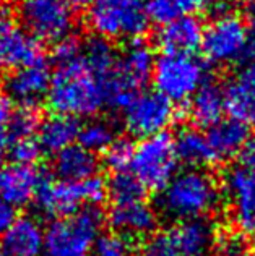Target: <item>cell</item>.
Here are the masks:
<instances>
[{"label":"cell","instance_id":"cell-30","mask_svg":"<svg viewBox=\"0 0 255 256\" xmlns=\"http://www.w3.org/2000/svg\"><path fill=\"white\" fill-rule=\"evenodd\" d=\"M133 238L117 230L101 232L93 245L91 256H135Z\"/></svg>","mask_w":255,"mask_h":256},{"label":"cell","instance_id":"cell-29","mask_svg":"<svg viewBox=\"0 0 255 256\" xmlns=\"http://www.w3.org/2000/svg\"><path fill=\"white\" fill-rule=\"evenodd\" d=\"M107 184V196L112 200V203H122V201H132L145 198L146 190L142 184L133 177L130 170L114 172Z\"/></svg>","mask_w":255,"mask_h":256},{"label":"cell","instance_id":"cell-42","mask_svg":"<svg viewBox=\"0 0 255 256\" xmlns=\"http://www.w3.org/2000/svg\"><path fill=\"white\" fill-rule=\"evenodd\" d=\"M62 2H65L73 10H80V8H86L91 0H62Z\"/></svg>","mask_w":255,"mask_h":256},{"label":"cell","instance_id":"cell-20","mask_svg":"<svg viewBox=\"0 0 255 256\" xmlns=\"http://www.w3.org/2000/svg\"><path fill=\"white\" fill-rule=\"evenodd\" d=\"M0 238L5 256H43L44 227L33 216H18Z\"/></svg>","mask_w":255,"mask_h":256},{"label":"cell","instance_id":"cell-40","mask_svg":"<svg viewBox=\"0 0 255 256\" xmlns=\"http://www.w3.org/2000/svg\"><path fill=\"white\" fill-rule=\"evenodd\" d=\"M245 0H210V6L214 13L223 15V13H232L236 8L244 5Z\"/></svg>","mask_w":255,"mask_h":256},{"label":"cell","instance_id":"cell-5","mask_svg":"<svg viewBox=\"0 0 255 256\" xmlns=\"http://www.w3.org/2000/svg\"><path fill=\"white\" fill-rule=\"evenodd\" d=\"M206 78V65L193 54L163 52L154 58L151 72L154 91L172 104L187 102Z\"/></svg>","mask_w":255,"mask_h":256},{"label":"cell","instance_id":"cell-16","mask_svg":"<svg viewBox=\"0 0 255 256\" xmlns=\"http://www.w3.org/2000/svg\"><path fill=\"white\" fill-rule=\"evenodd\" d=\"M223 92L231 117L255 128V58L240 64L227 80Z\"/></svg>","mask_w":255,"mask_h":256},{"label":"cell","instance_id":"cell-18","mask_svg":"<svg viewBox=\"0 0 255 256\" xmlns=\"http://www.w3.org/2000/svg\"><path fill=\"white\" fill-rule=\"evenodd\" d=\"M112 230L129 237H148L158 227V212L145 198L112 203L106 216Z\"/></svg>","mask_w":255,"mask_h":256},{"label":"cell","instance_id":"cell-13","mask_svg":"<svg viewBox=\"0 0 255 256\" xmlns=\"http://www.w3.org/2000/svg\"><path fill=\"white\" fill-rule=\"evenodd\" d=\"M35 206L44 218L57 219L69 216L83 206H88L82 180L70 182L62 178H51L48 174L43 178L35 196Z\"/></svg>","mask_w":255,"mask_h":256},{"label":"cell","instance_id":"cell-32","mask_svg":"<svg viewBox=\"0 0 255 256\" xmlns=\"http://www.w3.org/2000/svg\"><path fill=\"white\" fill-rule=\"evenodd\" d=\"M133 148L135 144L127 138H117L103 151V159L107 169L112 172H120V170H129Z\"/></svg>","mask_w":255,"mask_h":256},{"label":"cell","instance_id":"cell-2","mask_svg":"<svg viewBox=\"0 0 255 256\" xmlns=\"http://www.w3.org/2000/svg\"><path fill=\"white\" fill-rule=\"evenodd\" d=\"M221 201L218 182L206 170L192 167L177 172L159 192V210L172 220L202 219L216 211Z\"/></svg>","mask_w":255,"mask_h":256},{"label":"cell","instance_id":"cell-23","mask_svg":"<svg viewBox=\"0 0 255 256\" xmlns=\"http://www.w3.org/2000/svg\"><path fill=\"white\" fill-rule=\"evenodd\" d=\"M189 100L187 116L200 128H210L226 112L223 88L213 82H205Z\"/></svg>","mask_w":255,"mask_h":256},{"label":"cell","instance_id":"cell-37","mask_svg":"<svg viewBox=\"0 0 255 256\" xmlns=\"http://www.w3.org/2000/svg\"><path fill=\"white\" fill-rule=\"evenodd\" d=\"M17 218H18L17 208L0 196V237L7 232V228L13 224V220Z\"/></svg>","mask_w":255,"mask_h":256},{"label":"cell","instance_id":"cell-35","mask_svg":"<svg viewBox=\"0 0 255 256\" xmlns=\"http://www.w3.org/2000/svg\"><path fill=\"white\" fill-rule=\"evenodd\" d=\"M146 15H148L150 22L163 26L172 22L180 13L177 12L174 0H148L146 2Z\"/></svg>","mask_w":255,"mask_h":256},{"label":"cell","instance_id":"cell-38","mask_svg":"<svg viewBox=\"0 0 255 256\" xmlns=\"http://www.w3.org/2000/svg\"><path fill=\"white\" fill-rule=\"evenodd\" d=\"M180 15H195L210 6V0H174Z\"/></svg>","mask_w":255,"mask_h":256},{"label":"cell","instance_id":"cell-22","mask_svg":"<svg viewBox=\"0 0 255 256\" xmlns=\"http://www.w3.org/2000/svg\"><path fill=\"white\" fill-rule=\"evenodd\" d=\"M247 136H249V126L232 117L218 120L208 128L206 133L208 144L211 148L216 162H223L237 156Z\"/></svg>","mask_w":255,"mask_h":256},{"label":"cell","instance_id":"cell-11","mask_svg":"<svg viewBox=\"0 0 255 256\" xmlns=\"http://www.w3.org/2000/svg\"><path fill=\"white\" fill-rule=\"evenodd\" d=\"M41 57H46L41 42L18 18L0 13V72L12 73Z\"/></svg>","mask_w":255,"mask_h":256},{"label":"cell","instance_id":"cell-7","mask_svg":"<svg viewBox=\"0 0 255 256\" xmlns=\"http://www.w3.org/2000/svg\"><path fill=\"white\" fill-rule=\"evenodd\" d=\"M177 166L174 138L163 132L135 144L129 170L146 192H161L177 174Z\"/></svg>","mask_w":255,"mask_h":256},{"label":"cell","instance_id":"cell-31","mask_svg":"<svg viewBox=\"0 0 255 256\" xmlns=\"http://www.w3.org/2000/svg\"><path fill=\"white\" fill-rule=\"evenodd\" d=\"M138 256H185L177 246L171 230H161L150 234L143 245L140 246Z\"/></svg>","mask_w":255,"mask_h":256},{"label":"cell","instance_id":"cell-39","mask_svg":"<svg viewBox=\"0 0 255 256\" xmlns=\"http://www.w3.org/2000/svg\"><path fill=\"white\" fill-rule=\"evenodd\" d=\"M239 156H240V162H242L244 167H249L252 170L255 169V133L247 136L242 150L239 152Z\"/></svg>","mask_w":255,"mask_h":256},{"label":"cell","instance_id":"cell-12","mask_svg":"<svg viewBox=\"0 0 255 256\" xmlns=\"http://www.w3.org/2000/svg\"><path fill=\"white\" fill-rule=\"evenodd\" d=\"M224 192L234 226L244 235H255V174L239 166L227 170Z\"/></svg>","mask_w":255,"mask_h":256},{"label":"cell","instance_id":"cell-24","mask_svg":"<svg viewBox=\"0 0 255 256\" xmlns=\"http://www.w3.org/2000/svg\"><path fill=\"white\" fill-rule=\"evenodd\" d=\"M52 169L57 178L78 182L98 174L99 159L95 152L85 150L78 143H73L54 154Z\"/></svg>","mask_w":255,"mask_h":256},{"label":"cell","instance_id":"cell-10","mask_svg":"<svg viewBox=\"0 0 255 256\" xmlns=\"http://www.w3.org/2000/svg\"><path fill=\"white\" fill-rule=\"evenodd\" d=\"M176 117L174 104L156 91H138L122 110L125 130L137 138L166 132Z\"/></svg>","mask_w":255,"mask_h":256},{"label":"cell","instance_id":"cell-25","mask_svg":"<svg viewBox=\"0 0 255 256\" xmlns=\"http://www.w3.org/2000/svg\"><path fill=\"white\" fill-rule=\"evenodd\" d=\"M80 124L77 117L65 116V114H56L41 120L36 133V140L41 146L43 152L56 154L64 148L77 143Z\"/></svg>","mask_w":255,"mask_h":256},{"label":"cell","instance_id":"cell-44","mask_svg":"<svg viewBox=\"0 0 255 256\" xmlns=\"http://www.w3.org/2000/svg\"><path fill=\"white\" fill-rule=\"evenodd\" d=\"M0 256H5V253H4V250H2V246H0Z\"/></svg>","mask_w":255,"mask_h":256},{"label":"cell","instance_id":"cell-17","mask_svg":"<svg viewBox=\"0 0 255 256\" xmlns=\"http://www.w3.org/2000/svg\"><path fill=\"white\" fill-rule=\"evenodd\" d=\"M51 65L48 58L41 57L28 65L10 73L5 83L7 96H10L18 104L38 106L49 90L51 83Z\"/></svg>","mask_w":255,"mask_h":256},{"label":"cell","instance_id":"cell-15","mask_svg":"<svg viewBox=\"0 0 255 256\" xmlns=\"http://www.w3.org/2000/svg\"><path fill=\"white\" fill-rule=\"evenodd\" d=\"M44 177L46 174L36 164H18L13 160L0 162V196L17 210L30 206Z\"/></svg>","mask_w":255,"mask_h":256},{"label":"cell","instance_id":"cell-27","mask_svg":"<svg viewBox=\"0 0 255 256\" xmlns=\"http://www.w3.org/2000/svg\"><path fill=\"white\" fill-rule=\"evenodd\" d=\"M82 57L86 65L106 83L107 90V83H109L112 73L116 70L119 57V54L112 47L111 41H107L101 36L90 38L82 46Z\"/></svg>","mask_w":255,"mask_h":256},{"label":"cell","instance_id":"cell-4","mask_svg":"<svg viewBox=\"0 0 255 256\" xmlns=\"http://www.w3.org/2000/svg\"><path fill=\"white\" fill-rule=\"evenodd\" d=\"M148 0H91L86 22L96 36L107 41L140 39L150 26Z\"/></svg>","mask_w":255,"mask_h":256},{"label":"cell","instance_id":"cell-43","mask_svg":"<svg viewBox=\"0 0 255 256\" xmlns=\"http://www.w3.org/2000/svg\"><path fill=\"white\" fill-rule=\"evenodd\" d=\"M5 5H7V0H0V13L4 12V8H5Z\"/></svg>","mask_w":255,"mask_h":256},{"label":"cell","instance_id":"cell-8","mask_svg":"<svg viewBox=\"0 0 255 256\" xmlns=\"http://www.w3.org/2000/svg\"><path fill=\"white\" fill-rule=\"evenodd\" d=\"M250 31L252 30L247 28V24L237 15L223 13L203 28L200 49L213 65L242 64L245 60Z\"/></svg>","mask_w":255,"mask_h":256},{"label":"cell","instance_id":"cell-3","mask_svg":"<svg viewBox=\"0 0 255 256\" xmlns=\"http://www.w3.org/2000/svg\"><path fill=\"white\" fill-rule=\"evenodd\" d=\"M103 226L104 216L98 206H83L69 216L52 219L44 228L43 256H91Z\"/></svg>","mask_w":255,"mask_h":256},{"label":"cell","instance_id":"cell-26","mask_svg":"<svg viewBox=\"0 0 255 256\" xmlns=\"http://www.w3.org/2000/svg\"><path fill=\"white\" fill-rule=\"evenodd\" d=\"M174 148H176L179 162H184L190 167L202 169V167L218 164L210 144H208L206 134L197 128L180 130L177 136L174 138Z\"/></svg>","mask_w":255,"mask_h":256},{"label":"cell","instance_id":"cell-19","mask_svg":"<svg viewBox=\"0 0 255 256\" xmlns=\"http://www.w3.org/2000/svg\"><path fill=\"white\" fill-rule=\"evenodd\" d=\"M202 38L203 24L195 15H179L161 26L156 42L163 52L195 54L202 46Z\"/></svg>","mask_w":255,"mask_h":256},{"label":"cell","instance_id":"cell-14","mask_svg":"<svg viewBox=\"0 0 255 256\" xmlns=\"http://www.w3.org/2000/svg\"><path fill=\"white\" fill-rule=\"evenodd\" d=\"M41 120L38 106L18 104L7 94H0V158L7 156L18 140L36 136Z\"/></svg>","mask_w":255,"mask_h":256},{"label":"cell","instance_id":"cell-1","mask_svg":"<svg viewBox=\"0 0 255 256\" xmlns=\"http://www.w3.org/2000/svg\"><path fill=\"white\" fill-rule=\"evenodd\" d=\"M48 104L56 114L91 118L106 109V83L80 56L52 70Z\"/></svg>","mask_w":255,"mask_h":256},{"label":"cell","instance_id":"cell-34","mask_svg":"<svg viewBox=\"0 0 255 256\" xmlns=\"http://www.w3.org/2000/svg\"><path fill=\"white\" fill-rule=\"evenodd\" d=\"M208 256H252L249 244L240 235H226L214 244Z\"/></svg>","mask_w":255,"mask_h":256},{"label":"cell","instance_id":"cell-28","mask_svg":"<svg viewBox=\"0 0 255 256\" xmlns=\"http://www.w3.org/2000/svg\"><path fill=\"white\" fill-rule=\"evenodd\" d=\"M116 140V128L111 122L103 118H91L80 125L77 141L80 146L91 152H103Z\"/></svg>","mask_w":255,"mask_h":256},{"label":"cell","instance_id":"cell-33","mask_svg":"<svg viewBox=\"0 0 255 256\" xmlns=\"http://www.w3.org/2000/svg\"><path fill=\"white\" fill-rule=\"evenodd\" d=\"M41 154H43V150H41V146H39L36 136H31V138L18 140L17 143H13L10 146L9 152H7V158H9V160H13V162H18V164L35 166L38 164Z\"/></svg>","mask_w":255,"mask_h":256},{"label":"cell","instance_id":"cell-21","mask_svg":"<svg viewBox=\"0 0 255 256\" xmlns=\"http://www.w3.org/2000/svg\"><path fill=\"white\" fill-rule=\"evenodd\" d=\"M169 230L185 256H208L216 244L214 226L206 218L179 220Z\"/></svg>","mask_w":255,"mask_h":256},{"label":"cell","instance_id":"cell-6","mask_svg":"<svg viewBox=\"0 0 255 256\" xmlns=\"http://www.w3.org/2000/svg\"><path fill=\"white\" fill-rule=\"evenodd\" d=\"M154 65V54L145 41L133 39L127 49L119 54L117 65L106 90V107L124 110L133 96L150 82Z\"/></svg>","mask_w":255,"mask_h":256},{"label":"cell","instance_id":"cell-41","mask_svg":"<svg viewBox=\"0 0 255 256\" xmlns=\"http://www.w3.org/2000/svg\"><path fill=\"white\" fill-rule=\"evenodd\" d=\"M244 8H245V16L250 22V24L255 30V0H245L244 2Z\"/></svg>","mask_w":255,"mask_h":256},{"label":"cell","instance_id":"cell-36","mask_svg":"<svg viewBox=\"0 0 255 256\" xmlns=\"http://www.w3.org/2000/svg\"><path fill=\"white\" fill-rule=\"evenodd\" d=\"M82 46H83V42L72 32V34L59 39L57 42H54L52 57H54V60H56V64L69 62V60L80 56V52H82Z\"/></svg>","mask_w":255,"mask_h":256},{"label":"cell","instance_id":"cell-9","mask_svg":"<svg viewBox=\"0 0 255 256\" xmlns=\"http://www.w3.org/2000/svg\"><path fill=\"white\" fill-rule=\"evenodd\" d=\"M17 15L39 42L54 44L75 28L73 8L62 0H18Z\"/></svg>","mask_w":255,"mask_h":256}]
</instances>
